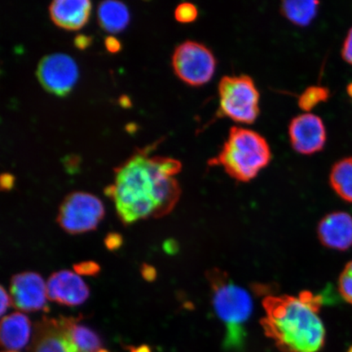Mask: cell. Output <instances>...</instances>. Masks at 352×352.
<instances>
[{
  "instance_id": "obj_1",
  "label": "cell",
  "mask_w": 352,
  "mask_h": 352,
  "mask_svg": "<svg viewBox=\"0 0 352 352\" xmlns=\"http://www.w3.org/2000/svg\"><path fill=\"white\" fill-rule=\"evenodd\" d=\"M155 146L136 149L114 170V184L104 189L123 223L164 217L175 208L182 195L175 178L182 170V164L171 157H149Z\"/></svg>"
},
{
  "instance_id": "obj_2",
  "label": "cell",
  "mask_w": 352,
  "mask_h": 352,
  "mask_svg": "<svg viewBox=\"0 0 352 352\" xmlns=\"http://www.w3.org/2000/svg\"><path fill=\"white\" fill-rule=\"evenodd\" d=\"M322 302L319 294L307 290L298 296L264 298V333L283 352H318L325 341V329L319 315Z\"/></svg>"
},
{
  "instance_id": "obj_3",
  "label": "cell",
  "mask_w": 352,
  "mask_h": 352,
  "mask_svg": "<svg viewBox=\"0 0 352 352\" xmlns=\"http://www.w3.org/2000/svg\"><path fill=\"white\" fill-rule=\"evenodd\" d=\"M271 160V148L263 136L244 127L232 126L221 151L211 158L209 165L221 166L236 182H249Z\"/></svg>"
},
{
  "instance_id": "obj_4",
  "label": "cell",
  "mask_w": 352,
  "mask_h": 352,
  "mask_svg": "<svg viewBox=\"0 0 352 352\" xmlns=\"http://www.w3.org/2000/svg\"><path fill=\"white\" fill-rule=\"evenodd\" d=\"M206 276L214 311L226 328L223 345L228 350L239 349L245 340V324L252 314V298L219 268L209 270Z\"/></svg>"
},
{
  "instance_id": "obj_5",
  "label": "cell",
  "mask_w": 352,
  "mask_h": 352,
  "mask_svg": "<svg viewBox=\"0 0 352 352\" xmlns=\"http://www.w3.org/2000/svg\"><path fill=\"white\" fill-rule=\"evenodd\" d=\"M219 112L243 124H252L261 112V95L252 79L245 74L224 76L218 87Z\"/></svg>"
},
{
  "instance_id": "obj_6",
  "label": "cell",
  "mask_w": 352,
  "mask_h": 352,
  "mask_svg": "<svg viewBox=\"0 0 352 352\" xmlns=\"http://www.w3.org/2000/svg\"><path fill=\"white\" fill-rule=\"evenodd\" d=\"M217 61L208 47L196 41H187L175 48L173 67L179 79L186 85L200 87L213 78Z\"/></svg>"
},
{
  "instance_id": "obj_7",
  "label": "cell",
  "mask_w": 352,
  "mask_h": 352,
  "mask_svg": "<svg viewBox=\"0 0 352 352\" xmlns=\"http://www.w3.org/2000/svg\"><path fill=\"white\" fill-rule=\"evenodd\" d=\"M104 217V208L98 197L83 192H74L60 206L57 222L69 234L95 230Z\"/></svg>"
},
{
  "instance_id": "obj_8",
  "label": "cell",
  "mask_w": 352,
  "mask_h": 352,
  "mask_svg": "<svg viewBox=\"0 0 352 352\" xmlns=\"http://www.w3.org/2000/svg\"><path fill=\"white\" fill-rule=\"evenodd\" d=\"M36 76L47 91L57 96H67L78 80L76 61L63 54L43 57L39 61Z\"/></svg>"
},
{
  "instance_id": "obj_9",
  "label": "cell",
  "mask_w": 352,
  "mask_h": 352,
  "mask_svg": "<svg viewBox=\"0 0 352 352\" xmlns=\"http://www.w3.org/2000/svg\"><path fill=\"white\" fill-rule=\"evenodd\" d=\"M289 138L294 151L303 155H311L322 151L327 133L319 116L305 113L294 117L290 122Z\"/></svg>"
},
{
  "instance_id": "obj_10",
  "label": "cell",
  "mask_w": 352,
  "mask_h": 352,
  "mask_svg": "<svg viewBox=\"0 0 352 352\" xmlns=\"http://www.w3.org/2000/svg\"><path fill=\"white\" fill-rule=\"evenodd\" d=\"M10 292L13 305L17 309L25 312L46 309L47 284L41 275L26 272L13 276Z\"/></svg>"
},
{
  "instance_id": "obj_11",
  "label": "cell",
  "mask_w": 352,
  "mask_h": 352,
  "mask_svg": "<svg viewBox=\"0 0 352 352\" xmlns=\"http://www.w3.org/2000/svg\"><path fill=\"white\" fill-rule=\"evenodd\" d=\"M47 298L60 305L76 307L89 297V288L80 276L69 270L52 274L47 283Z\"/></svg>"
},
{
  "instance_id": "obj_12",
  "label": "cell",
  "mask_w": 352,
  "mask_h": 352,
  "mask_svg": "<svg viewBox=\"0 0 352 352\" xmlns=\"http://www.w3.org/2000/svg\"><path fill=\"white\" fill-rule=\"evenodd\" d=\"M33 352H83L69 336L63 318H43L37 327Z\"/></svg>"
},
{
  "instance_id": "obj_13",
  "label": "cell",
  "mask_w": 352,
  "mask_h": 352,
  "mask_svg": "<svg viewBox=\"0 0 352 352\" xmlns=\"http://www.w3.org/2000/svg\"><path fill=\"white\" fill-rule=\"evenodd\" d=\"M318 232L325 248L344 252L352 246V217L342 211L328 214L320 220Z\"/></svg>"
},
{
  "instance_id": "obj_14",
  "label": "cell",
  "mask_w": 352,
  "mask_h": 352,
  "mask_svg": "<svg viewBox=\"0 0 352 352\" xmlns=\"http://www.w3.org/2000/svg\"><path fill=\"white\" fill-rule=\"evenodd\" d=\"M91 6L88 0H56L50 4V14L59 28L77 30L89 19Z\"/></svg>"
},
{
  "instance_id": "obj_15",
  "label": "cell",
  "mask_w": 352,
  "mask_h": 352,
  "mask_svg": "<svg viewBox=\"0 0 352 352\" xmlns=\"http://www.w3.org/2000/svg\"><path fill=\"white\" fill-rule=\"evenodd\" d=\"M32 324L28 316L15 312L3 318L1 322V342L10 350H19L28 344Z\"/></svg>"
},
{
  "instance_id": "obj_16",
  "label": "cell",
  "mask_w": 352,
  "mask_h": 352,
  "mask_svg": "<svg viewBox=\"0 0 352 352\" xmlns=\"http://www.w3.org/2000/svg\"><path fill=\"white\" fill-rule=\"evenodd\" d=\"M98 20L105 32L118 33L129 23V11L122 2H101L98 8Z\"/></svg>"
},
{
  "instance_id": "obj_17",
  "label": "cell",
  "mask_w": 352,
  "mask_h": 352,
  "mask_svg": "<svg viewBox=\"0 0 352 352\" xmlns=\"http://www.w3.org/2000/svg\"><path fill=\"white\" fill-rule=\"evenodd\" d=\"M69 336L83 352H109L103 349L100 338L94 330L79 324L78 318H63Z\"/></svg>"
},
{
  "instance_id": "obj_18",
  "label": "cell",
  "mask_w": 352,
  "mask_h": 352,
  "mask_svg": "<svg viewBox=\"0 0 352 352\" xmlns=\"http://www.w3.org/2000/svg\"><path fill=\"white\" fill-rule=\"evenodd\" d=\"M329 182L338 196L352 202V157L343 158L333 165Z\"/></svg>"
},
{
  "instance_id": "obj_19",
  "label": "cell",
  "mask_w": 352,
  "mask_h": 352,
  "mask_svg": "<svg viewBox=\"0 0 352 352\" xmlns=\"http://www.w3.org/2000/svg\"><path fill=\"white\" fill-rule=\"evenodd\" d=\"M319 4L318 1H284L280 12L294 25L307 26L318 14Z\"/></svg>"
},
{
  "instance_id": "obj_20",
  "label": "cell",
  "mask_w": 352,
  "mask_h": 352,
  "mask_svg": "<svg viewBox=\"0 0 352 352\" xmlns=\"http://www.w3.org/2000/svg\"><path fill=\"white\" fill-rule=\"evenodd\" d=\"M329 98V90L323 86H311L302 92L298 100V104L303 111L310 112L320 103Z\"/></svg>"
},
{
  "instance_id": "obj_21",
  "label": "cell",
  "mask_w": 352,
  "mask_h": 352,
  "mask_svg": "<svg viewBox=\"0 0 352 352\" xmlns=\"http://www.w3.org/2000/svg\"><path fill=\"white\" fill-rule=\"evenodd\" d=\"M338 288L342 297L352 305V261L343 270L338 281Z\"/></svg>"
},
{
  "instance_id": "obj_22",
  "label": "cell",
  "mask_w": 352,
  "mask_h": 352,
  "mask_svg": "<svg viewBox=\"0 0 352 352\" xmlns=\"http://www.w3.org/2000/svg\"><path fill=\"white\" fill-rule=\"evenodd\" d=\"M198 16V10L195 4L191 3H182L175 8V20L180 23H191L196 21Z\"/></svg>"
},
{
  "instance_id": "obj_23",
  "label": "cell",
  "mask_w": 352,
  "mask_h": 352,
  "mask_svg": "<svg viewBox=\"0 0 352 352\" xmlns=\"http://www.w3.org/2000/svg\"><path fill=\"white\" fill-rule=\"evenodd\" d=\"M74 270L78 275L96 276L99 274L100 267L96 262L86 261L74 264Z\"/></svg>"
},
{
  "instance_id": "obj_24",
  "label": "cell",
  "mask_w": 352,
  "mask_h": 352,
  "mask_svg": "<svg viewBox=\"0 0 352 352\" xmlns=\"http://www.w3.org/2000/svg\"><path fill=\"white\" fill-rule=\"evenodd\" d=\"M342 57L347 64L352 65V28L346 34L342 48Z\"/></svg>"
},
{
  "instance_id": "obj_25",
  "label": "cell",
  "mask_w": 352,
  "mask_h": 352,
  "mask_svg": "<svg viewBox=\"0 0 352 352\" xmlns=\"http://www.w3.org/2000/svg\"><path fill=\"white\" fill-rule=\"evenodd\" d=\"M123 243V239L120 234L116 232L109 233L105 237L104 245L111 252L120 249Z\"/></svg>"
},
{
  "instance_id": "obj_26",
  "label": "cell",
  "mask_w": 352,
  "mask_h": 352,
  "mask_svg": "<svg viewBox=\"0 0 352 352\" xmlns=\"http://www.w3.org/2000/svg\"><path fill=\"white\" fill-rule=\"evenodd\" d=\"M14 176L10 173L2 174L0 177V186H1L2 190H11L14 186Z\"/></svg>"
},
{
  "instance_id": "obj_27",
  "label": "cell",
  "mask_w": 352,
  "mask_h": 352,
  "mask_svg": "<svg viewBox=\"0 0 352 352\" xmlns=\"http://www.w3.org/2000/svg\"><path fill=\"white\" fill-rule=\"evenodd\" d=\"M104 45L107 50L111 54H116L121 50V43L116 38L108 36L105 38Z\"/></svg>"
},
{
  "instance_id": "obj_28",
  "label": "cell",
  "mask_w": 352,
  "mask_h": 352,
  "mask_svg": "<svg viewBox=\"0 0 352 352\" xmlns=\"http://www.w3.org/2000/svg\"><path fill=\"white\" fill-rule=\"evenodd\" d=\"M1 315L6 314V311L13 305L12 297L8 294L6 290L4 289L3 286H1Z\"/></svg>"
},
{
  "instance_id": "obj_29",
  "label": "cell",
  "mask_w": 352,
  "mask_h": 352,
  "mask_svg": "<svg viewBox=\"0 0 352 352\" xmlns=\"http://www.w3.org/2000/svg\"><path fill=\"white\" fill-rule=\"evenodd\" d=\"M142 274L144 280L153 281L156 279L157 271L153 267L144 263L142 267Z\"/></svg>"
},
{
  "instance_id": "obj_30",
  "label": "cell",
  "mask_w": 352,
  "mask_h": 352,
  "mask_svg": "<svg viewBox=\"0 0 352 352\" xmlns=\"http://www.w3.org/2000/svg\"><path fill=\"white\" fill-rule=\"evenodd\" d=\"M91 43V38L86 36V35L79 34L74 38V44L78 50H85L88 46H90Z\"/></svg>"
},
{
  "instance_id": "obj_31",
  "label": "cell",
  "mask_w": 352,
  "mask_h": 352,
  "mask_svg": "<svg viewBox=\"0 0 352 352\" xmlns=\"http://www.w3.org/2000/svg\"><path fill=\"white\" fill-rule=\"evenodd\" d=\"M164 250L168 254H173L176 252V245L174 241H166L164 244Z\"/></svg>"
},
{
  "instance_id": "obj_32",
  "label": "cell",
  "mask_w": 352,
  "mask_h": 352,
  "mask_svg": "<svg viewBox=\"0 0 352 352\" xmlns=\"http://www.w3.org/2000/svg\"><path fill=\"white\" fill-rule=\"evenodd\" d=\"M131 352H151V349L147 346H142L140 347H133L131 349Z\"/></svg>"
},
{
  "instance_id": "obj_33",
  "label": "cell",
  "mask_w": 352,
  "mask_h": 352,
  "mask_svg": "<svg viewBox=\"0 0 352 352\" xmlns=\"http://www.w3.org/2000/svg\"><path fill=\"white\" fill-rule=\"evenodd\" d=\"M346 92H347V94L349 95L350 98H352V82H351L350 85H349V86H347Z\"/></svg>"
},
{
  "instance_id": "obj_34",
  "label": "cell",
  "mask_w": 352,
  "mask_h": 352,
  "mask_svg": "<svg viewBox=\"0 0 352 352\" xmlns=\"http://www.w3.org/2000/svg\"><path fill=\"white\" fill-rule=\"evenodd\" d=\"M349 352H352V346H351V349H349Z\"/></svg>"
},
{
  "instance_id": "obj_35",
  "label": "cell",
  "mask_w": 352,
  "mask_h": 352,
  "mask_svg": "<svg viewBox=\"0 0 352 352\" xmlns=\"http://www.w3.org/2000/svg\"><path fill=\"white\" fill-rule=\"evenodd\" d=\"M8 352H16V351H8Z\"/></svg>"
}]
</instances>
